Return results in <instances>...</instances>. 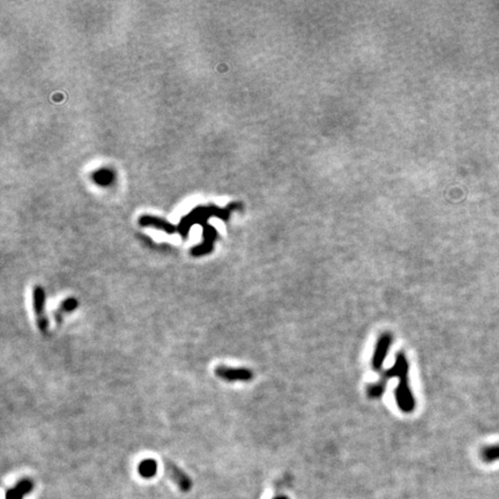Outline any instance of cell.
Here are the masks:
<instances>
[{
	"instance_id": "1",
	"label": "cell",
	"mask_w": 499,
	"mask_h": 499,
	"mask_svg": "<svg viewBox=\"0 0 499 499\" xmlns=\"http://www.w3.org/2000/svg\"><path fill=\"white\" fill-rule=\"evenodd\" d=\"M409 372V364H408L407 357L403 352H399L395 356V362L392 367L386 370L382 374L380 379L377 383L370 384L366 386V394L370 399H380L384 395L386 389V384L391 378H400L402 376H407Z\"/></svg>"
},
{
	"instance_id": "2",
	"label": "cell",
	"mask_w": 499,
	"mask_h": 499,
	"mask_svg": "<svg viewBox=\"0 0 499 499\" xmlns=\"http://www.w3.org/2000/svg\"><path fill=\"white\" fill-rule=\"evenodd\" d=\"M394 397L395 401H397L398 408L402 411V413L410 414L415 410L416 402H415L414 394L410 389L408 374L399 378V384L394 391Z\"/></svg>"
},
{
	"instance_id": "3",
	"label": "cell",
	"mask_w": 499,
	"mask_h": 499,
	"mask_svg": "<svg viewBox=\"0 0 499 499\" xmlns=\"http://www.w3.org/2000/svg\"><path fill=\"white\" fill-rule=\"evenodd\" d=\"M393 343V335L389 332L383 333L382 335L379 336L378 341H377L376 348H374V352L372 356V361H371V365H372V369L377 372L382 371L384 362L386 360V356H387L389 348H391Z\"/></svg>"
},
{
	"instance_id": "4",
	"label": "cell",
	"mask_w": 499,
	"mask_h": 499,
	"mask_svg": "<svg viewBox=\"0 0 499 499\" xmlns=\"http://www.w3.org/2000/svg\"><path fill=\"white\" fill-rule=\"evenodd\" d=\"M44 304H45L44 290H43L42 287L36 286L35 288H34V291H33L34 311H35L37 326H38L39 330L43 333V334H46L49 330V323H48V318H46V316H45Z\"/></svg>"
},
{
	"instance_id": "5",
	"label": "cell",
	"mask_w": 499,
	"mask_h": 499,
	"mask_svg": "<svg viewBox=\"0 0 499 499\" xmlns=\"http://www.w3.org/2000/svg\"><path fill=\"white\" fill-rule=\"evenodd\" d=\"M215 376L226 382H251L253 372L246 367H229L218 365L215 367Z\"/></svg>"
},
{
	"instance_id": "6",
	"label": "cell",
	"mask_w": 499,
	"mask_h": 499,
	"mask_svg": "<svg viewBox=\"0 0 499 499\" xmlns=\"http://www.w3.org/2000/svg\"><path fill=\"white\" fill-rule=\"evenodd\" d=\"M164 469L170 479L179 486L180 490L184 492L190 491V489L192 488V482L182 469H179L176 464H173L169 460H164Z\"/></svg>"
},
{
	"instance_id": "7",
	"label": "cell",
	"mask_w": 499,
	"mask_h": 499,
	"mask_svg": "<svg viewBox=\"0 0 499 499\" xmlns=\"http://www.w3.org/2000/svg\"><path fill=\"white\" fill-rule=\"evenodd\" d=\"M34 484L30 480H22L14 488L6 492V499H23L24 496L33 490Z\"/></svg>"
},
{
	"instance_id": "8",
	"label": "cell",
	"mask_w": 499,
	"mask_h": 499,
	"mask_svg": "<svg viewBox=\"0 0 499 499\" xmlns=\"http://www.w3.org/2000/svg\"><path fill=\"white\" fill-rule=\"evenodd\" d=\"M140 224L143 227H154L157 229H161L167 233H174L176 232V227L173 224L165 222L161 218H156L153 216H142L140 218Z\"/></svg>"
},
{
	"instance_id": "9",
	"label": "cell",
	"mask_w": 499,
	"mask_h": 499,
	"mask_svg": "<svg viewBox=\"0 0 499 499\" xmlns=\"http://www.w3.org/2000/svg\"><path fill=\"white\" fill-rule=\"evenodd\" d=\"M138 472L145 479H151V477L155 476L156 472H157V463L153 459L143 460L139 464Z\"/></svg>"
},
{
	"instance_id": "10",
	"label": "cell",
	"mask_w": 499,
	"mask_h": 499,
	"mask_svg": "<svg viewBox=\"0 0 499 499\" xmlns=\"http://www.w3.org/2000/svg\"><path fill=\"white\" fill-rule=\"evenodd\" d=\"M481 458L484 462H494L496 460H499V445L488 446L483 448Z\"/></svg>"
},
{
	"instance_id": "11",
	"label": "cell",
	"mask_w": 499,
	"mask_h": 499,
	"mask_svg": "<svg viewBox=\"0 0 499 499\" xmlns=\"http://www.w3.org/2000/svg\"><path fill=\"white\" fill-rule=\"evenodd\" d=\"M77 302L76 301V299L70 298V299H67L64 304H62V310L72 311L77 307Z\"/></svg>"
},
{
	"instance_id": "12",
	"label": "cell",
	"mask_w": 499,
	"mask_h": 499,
	"mask_svg": "<svg viewBox=\"0 0 499 499\" xmlns=\"http://www.w3.org/2000/svg\"><path fill=\"white\" fill-rule=\"evenodd\" d=\"M274 499H288L287 497H285V496H280V497H275Z\"/></svg>"
}]
</instances>
